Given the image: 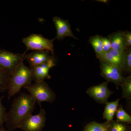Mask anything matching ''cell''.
I'll list each match as a JSON object with an SVG mask.
<instances>
[{
    "label": "cell",
    "instance_id": "4",
    "mask_svg": "<svg viewBox=\"0 0 131 131\" xmlns=\"http://www.w3.org/2000/svg\"><path fill=\"white\" fill-rule=\"evenodd\" d=\"M55 39H50L45 38L41 34H32L24 38L22 42L25 45L26 50L34 51H48L54 56L53 42Z\"/></svg>",
    "mask_w": 131,
    "mask_h": 131
},
{
    "label": "cell",
    "instance_id": "20",
    "mask_svg": "<svg viewBox=\"0 0 131 131\" xmlns=\"http://www.w3.org/2000/svg\"><path fill=\"white\" fill-rule=\"evenodd\" d=\"M11 76L0 68V93L7 91Z\"/></svg>",
    "mask_w": 131,
    "mask_h": 131
},
{
    "label": "cell",
    "instance_id": "25",
    "mask_svg": "<svg viewBox=\"0 0 131 131\" xmlns=\"http://www.w3.org/2000/svg\"><path fill=\"white\" fill-rule=\"evenodd\" d=\"M109 52L114 56L118 58H119L123 59L125 52H123L120 51H119L116 50L112 49Z\"/></svg>",
    "mask_w": 131,
    "mask_h": 131
},
{
    "label": "cell",
    "instance_id": "22",
    "mask_svg": "<svg viewBox=\"0 0 131 131\" xmlns=\"http://www.w3.org/2000/svg\"><path fill=\"white\" fill-rule=\"evenodd\" d=\"M3 96H0V128L3 127V124L6 122L7 113L6 108L2 103V99Z\"/></svg>",
    "mask_w": 131,
    "mask_h": 131
},
{
    "label": "cell",
    "instance_id": "15",
    "mask_svg": "<svg viewBox=\"0 0 131 131\" xmlns=\"http://www.w3.org/2000/svg\"><path fill=\"white\" fill-rule=\"evenodd\" d=\"M120 86L122 89V98L130 100L131 99V76L125 77Z\"/></svg>",
    "mask_w": 131,
    "mask_h": 131
},
{
    "label": "cell",
    "instance_id": "5",
    "mask_svg": "<svg viewBox=\"0 0 131 131\" xmlns=\"http://www.w3.org/2000/svg\"><path fill=\"white\" fill-rule=\"evenodd\" d=\"M26 53H14L0 48V68L11 76L17 66L24 62Z\"/></svg>",
    "mask_w": 131,
    "mask_h": 131
},
{
    "label": "cell",
    "instance_id": "26",
    "mask_svg": "<svg viewBox=\"0 0 131 131\" xmlns=\"http://www.w3.org/2000/svg\"><path fill=\"white\" fill-rule=\"evenodd\" d=\"M96 1L99 2H101L103 3H107L108 2V1L107 0H98V1Z\"/></svg>",
    "mask_w": 131,
    "mask_h": 131
},
{
    "label": "cell",
    "instance_id": "19",
    "mask_svg": "<svg viewBox=\"0 0 131 131\" xmlns=\"http://www.w3.org/2000/svg\"><path fill=\"white\" fill-rule=\"evenodd\" d=\"M123 66L124 72L131 75V49L127 47L124 53L123 58Z\"/></svg>",
    "mask_w": 131,
    "mask_h": 131
},
{
    "label": "cell",
    "instance_id": "8",
    "mask_svg": "<svg viewBox=\"0 0 131 131\" xmlns=\"http://www.w3.org/2000/svg\"><path fill=\"white\" fill-rule=\"evenodd\" d=\"M108 82H104L101 84L90 87L86 93L96 102L102 104H106L108 98L114 93L108 88Z\"/></svg>",
    "mask_w": 131,
    "mask_h": 131
},
{
    "label": "cell",
    "instance_id": "21",
    "mask_svg": "<svg viewBox=\"0 0 131 131\" xmlns=\"http://www.w3.org/2000/svg\"><path fill=\"white\" fill-rule=\"evenodd\" d=\"M108 131H130L127 124L112 121L109 122Z\"/></svg>",
    "mask_w": 131,
    "mask_h": 131
},
{
    "label": "cell",
    "instance_id": "11",
    "mask_svg": "<svg viewBox=\"0 0 131 131\" xmlns=\"http://www.w3.org/2000/svg\"><path fill=\"white\" fill-rule=\"evenodd\" d=\"M50 52L48 51H34L28 54H25V60L29 63L30 68L36 66L47 63L54 58V56H50Z\"/></svg>",
    "mask_w": 131,
    "mask_h": 131
},
{
    "label": "cell",
    "instance_id": "24",
    "mask_svg": "<svg viewBox=\"0 0 131 131\" xmlns=\"http://www.w3.org/2000/svg\"><path fill=\"white\" fill-rule=\"evenodd\" d=\"M124 40L127 47H130L131 46V32L128 31H123Z\"/></svg>",
    "mask_w": 131,
    "mask_h": 131
},
{
    "label": "cell",
    "instance_id": "23",
    "mask_svg": "<svg viewBox=\"0 0 131 131\" xmlns=\"http://www.w3.org/2000/svg\"><path fill=\"white\" fill-rule=\"evenodd\" d=\"M101 40L102 42L103 52H109L112 49L110 39L108 37L100 36Z\"/></svg>",
    "mask_w": 131,
    "mask_h": 131
},
{
    "label": "cell",
    "instance_id": "13",
    "mask_svg": "<svg viewBox=\"0 0 131 131\" xmlns=\"http://www.w3.org/2000/svg\"><path fill=\"white\" fill-rule=\"evenodd\" d=\"M119 100L120 99H117L114 101L108 102L106 103L103 113V118L107 122L113 120L114 117L119 106Z\"/></svg>",
    "mask_w": 131,
    "mask_h": 131
},
{
    "label": "cell",
    "instance_id": "2",
    "mask_svg": "<svg viewBox=\"0 0 131 131\" xmlns=\"http://www.w3.org/2000/svg\"><path fill=\"white\" fill-rule=\"evenodd\" d=\"M32 81V70L21 63L11 75L7 90L8 99L18 93L21 88L31 84Z\"/></svg>",
    "mask_w": 131,
    "mask_h": 131
},
{
    "label": "cell",
    "instance_id": "27",
    "mask_svg": "<svg viewBox=\"0 0 131 131\" xmlns=\"http://www.w3.org/2000/svg\"><path fill=\"white\" fill-rule=\"evenodd\" d=\"M0 131H8L6 130V129L3 127H2L0 128Z\"/></svg>",
    "mask_w": 131,
    "mask_h": 131
},
{
    "label": "cell",
    "instance_id": "17",
    "mask_svg": "<svg viewBox=\"0 0 131 131\" xmlns=\"http://www.w3.org/2000/svg\"><path fill=\"white\" fill-rule=\"evenodd\" d=\"M108 128L109 122L107 121L102 124L93 122L87 125L84 131H108Z\"/></svg>",
    "mask_w": 131,
    "mask_h": 131
},
{
    "label": "cell",
    "instance_id": "12",
    "mask_svg": "<svg viewBox=\"0 0 131 131\" xmlns=\"http://www.w3.org/2000/svg\"><path fill=\"white\" fill-rule=\"evenodd\" d=\"M112 49L124 52L127 49L124 40L123 31H118L108 36Z\"/></svg>",
    "mask_w": 131,
    "mask_h": 131
},
{
    "label": "cell",
    "instance_id": "18",
    "mask_svg": "<svg viewBox=\"0 0 131 131\" xmlns=\"http://www.w3.org/2000/svg\"><path fill=\"white\" fill-rule=\"evenodd\" d=\"M115 115L117 121L127 124H131V117L124 110L121 104L118 107Z\"/></svg>",
    "mask_w": 131,
    "mask_h": 131
},
{
    "label": "cell",
    "instance_id": "1",
    "mask_svg": "<svg viewBox=\"0 0 131 131\" xmlns=\"http://www.w3.org/2000/svg\"><path fill=\"white\" fill-rule=\"evenodd\" d=\"M35 101L29 94L22 93L12 102L10 110L7 113V127L10 130L18 128L21 122L32 114L35 108Z\"/></svg>",
    "mask_w": 131,
    "mask_h": 131
},
{
    "label": "cell",
    "instance_id": "6",
    "mask_svg": "<svg viewBox=\"0 0 131 131\" xmlns=\"http://www.w3.org/2000/svg\"><path fill=\"white\" fill-rule=\"evenodd\" d=\"M99 60L102 77L108 82L114 83L118 90L124 78L123 73L116 66L101 59Z\"/></svg>",
    "mask_w": 131,
    "mask_h": 131
},
{
    "label": "cell",
    "instance_id": "9",
    "mask_svg": "<svg viewBox=\"0 0 131 131\" xmlns=\"http://www.w3.org/2000/svg\"><path fill=\"white\" fill-rule=\"evenodd\" d=\"M53 21L57 30V35L54 39L60 40H63L66 37H70L77 40L78 39L73 34L68 20L55 16L53 18Z\"/></svg>",
    "mask_w": 131,
    "mask_h": 131
},
{
    "label": "cell",
    "instance_id": "3",
    "mask_svg": "<svg viewBox=\"0 0 131 131\" xmlns=\"http://www.w3.org/2000/svg\"><path fill=\"white\" fill-rule=\"evenodd\" d=\"M29 92L32 98L41 106L43 102L52 103L56 98V95L45 81L35 82L24 87Z\"/></svg>",
    "mask_w": 131,
    "mask_h": 131
},
{
    "label": "cell",
    "instance_id": "10",
    "mask_svg": "<svg viewBox=\"0 0 131 131\" xmlns=\"http://www.w3.org/2000/svg\"><path fill=\"white\" fill-rule=\"evenodd\" d=\"M55 58L52 59L47 63L36 66L31 68L32 70L33 81L38 82L44 81L46 79H50L49 74L50 69L56 66Z\"/></svg>",
    "mask_w": 131,
    "mask_h": 131
},
{
    "label": "cell",
    "instance_id": "14",
    "mask_svg": "<svg viewBox=\"0 0 131 131\" xmlns=\"http://www.w3.org/2000/svg\"><path fill=\"white\" fill-rule=\"evenodd\" d=\"M98 59L103 60L116 66L122 73L124 72L122 59L119 58L114 56L109 52H103Z\"/></svg>",
    "mask_w": 131,
    "mask_h": 131
},
{
    "label": "cell",
    "instance_id": "7",
    "mask_svg": "<svg viewBox=\"0 0 131 131\" xmlns=\"http://www.w3.org/2000/svg\"><path fill=\"white\" fill-rule=\"evenodd\" d=\"M46 112L41 108L38 114L29 115L24 120L18 128L24 131H41L45 125Z\"/></svg>",
    "mask_w": 131,
    "mask_h": 131
},
{
    "label": "cell",
    "instance_id": "16",
    "mask_svg": "<svg viewBox=\"0 0 131 131\" xmlns=\"http://www.w3.org/2000/svg\"><path fill=\"white\" fill-rule=\"evenodd\" d=\"M89 42L94 49L97 58H99L103 53L102 42L100 36L95 35L90 37Z\"/></svg>",
    "mask_w": 131,
    "mask_h": 131
}]
</instances>
